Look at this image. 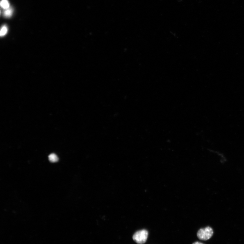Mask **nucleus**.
Returning a JSON list of instances; mask_svg holds the SVG:
<instances>
[{
    "mask_svg": "<svg viewBox=\"0 0 244 244\" xmlns=\"http://www.w3.org/2000/svg\"><path fill=\"white\" fill-rule=\"evenodd\" d=\"M13 13V10L11 8H8L6 9L4 13V17H11Z\"/></svg>",
    "mask_w": 244,
    "mask_h": 244,
    "instance_id": "39448f33",
    "label": "nucleus"
},
{
    "mask_svg": "<svg viewBox=\"0 0 244 244\" xmlns=\"http://www.w3.org/2000/svg\"><path fill=\"white\" fill-rule=\"evenodd\" d=\"M8 28L6 26H4L2 27L1 31V36H4L6 35L8 32Z\"/></svg>",
    "mask_w": 244,
    "mask_h": 244,
    "instance_id": "423d86ee",
    "label": "nucleus"
},
{
    "mask_svg": "<svg viewBox=\"0 0 244 244\" xmlns=\"http://www.w3.org/2000/svg\"><path fill=\"white\" fill-rule=\"evenodd\" d=\"M193 244H204V243H201L199 242H196L194 243Z\"/></svg>",
    "mask_w": 244,
    "mask_h": 244,
    "instance_id": "0eeeda50",
    "label": "nucleus"
},
{
    "mask_svg": "<svg viewBox=\"0 0 244 244\" xmlns=\"http://www.w3.org/2000/svg\"><path fill=\"white\" fill-rule=\"evenodd\" d=\"M1 6L2 8L7 9L9 8L10 4L7 0H2L1 2Z\"/></svg>",
    "mask_w": 244,
    "mask_h": 244,
    "instance_id": "7ed1b4c3",
    "label": "nucleus"
},
{
    "mask_svg": "<svg viewBox=\"0 0 244 244\" xmlns=\"http://www.w3.org/2000/svg\"><path fill=\"white\" fill-rule=\"evenodd\" d=\"M213 230L211 227H209L201 229L197 232L198 238L201 240L204 241L209 240L213 236Z\"/></svg>",
    "mask_w": 244,
    "mask_h": 244,
    "instance_id": "f03ea898",
    "label": "nucleus"
},
{
    "mask_svg": "<svg viewBox=\"0 0 244 244\" xmlns=\"http://www.w3.org/2000/svg\"><path fill=\"white\" fill-rule=\"evenodd\" d=\"M49 160L52 163H55L58 161V158L56 155L54 154H51L49 156Z\"/></svg>",
    "mask_w": 244,
    "mask_h": 244,
    "instance_id": "20e7f679",
    "label": "nucleus"
},
{
    "mask_svg": "<svg viewBox=\"0 0 244 244\" xmlns=\"http://www.w3.org/2000/svg\"><path fill=\"white\" fill-rule=\"evenodd\" d=\"M149 232L147 230L143 229L136 232L133 236V240L136 243L143 244L146 243L148 238Z\"/></svg>",
    "mask_w": 244,
    "mask_h": 244,
    "instance_id": "f257e3e1",
    "label": "nucleus"
}]
</instances>
